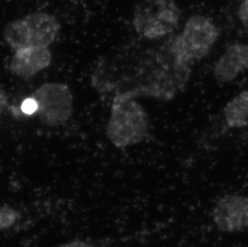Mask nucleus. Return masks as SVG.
I'll return each instance as SVG.
<instances>
[{"instance_id": "0eeeda50", "label": "nucleus", "mask_w": 248, "mask_h": 247, "mask_svg": "<svg viewBox=\"0 0 248 247\" xmlns=\"http://www.w3.org/2000/svg\"><path fill=\"white\" fill-rule=\"evenodd\" d=\"M48 47H27L14 51L10 62V70L21 79H28L52 63Z\"/></svg>"}, {"instance_id": "7ed1b4c3", "label": "nucleus", "mask_w": 248, "mask_h": 247, "mask_svg": "<svg viewBox=\"0 0 248 247\" xmlns=\"http://www.w3.org/2000/svg\"><path fill=\"white\" fill-rule=\"evenodd\" d=\"M218 35V28L211 19L195 15L188 19L183 32L172 40L169 48L175 57L192 64L210 52Z\"/></svg>"}, {"instance_id": "39448f33", "label": "nucleus", "mask_w": 248, "mask_h": 247, "mask_svg": "<svg viewBox=\"0 0 248 247\" xmlns=\"http://www.w3.org/2000/svg\"><path fill=\"white\" fill-rule=\"evenodd\" d=\"M37 104L38 118L45 125H63L73 114V94L66 84L48 82L42 84L31 96Z\"/></svg>"}, {"instance_id": "6e6552de", "label": "nucleus", "mask_w": 248, "mask_h": 247, "mask_svg": "<svg viewBox=\"0 0 248 247\" xmlns=\"http://www.w3.org/2000/svg\"><path fill=\"white\" fill-rule=\"evenodd\" d=\"M248 70V45L230 46L216 63L214 76L218 82L227 83Z\"/></svg>"}, {"instance_id": "f03ea898", "label": "nucleus", "mask_w": 248, "mask_h": 247, "mask_svg": "<svg viewBox=\"0 0 248 247\" xmlns=\"http://www.w3.org/2000/svg\"><path fill=\"white\" fill-rule=\"evenodd\" d=\"M60 30L61 24L56 17L36 12L9 23L3 36L7 45L16 51L27 47H48Z\"/></svg>"}, {"instance_id": "f257e3e1", "label": "nucleus", "mask_w": 248, "mask_h": 247, "mask_svg": "<svg viewBox=\"0 0 248 247\" xmlns=\"http://www.w3.org/2000/svg\"><path fill=\"white\" fill-rule=\"evenodd\" d=\"M148 128L147 114L142 106L125 94L115 95L106 128L112 145L120 149L137 145L145 139Z\"/></svg>"}, {"instance_id": "9b49d317", "label": "nucleus", "mask_w": 248, "mask_h": 247, "mask_svg": "<svg viewBox=\"0 0 248 247\" xmlns=\"http://www.w3.org/2000/svg\"><path fill=\"white\" fill-rule=\"evenodd\" d=\"M21 111L23 113L28 116L34 114L37 111L36 101L31 97L24 100L22 103Z\"/></svg>"}, {"instance_id": "4468645a", "label": "nucleus", "mask_w": 248, "mask_h": 247, "mask_svg": "<svg viewBox=\"0 0 248 247\" xmlns=\"http://www.w3.org/2000/svg\"><path fill=\"white\" fill-rule=\"evenodd\" d=\"M57 247H95L90 243L82 240H74L64 243Z\"/></svg>"}, {"instance_id": "ddd939ff", "label": "nucleus", "mask_w": 248, "mask_h": 247, "mask_svg": "<svg viewBox=\"0 0 248 247\" xmlns=\"http://www.w3.org/2000/svg\"><path fill=\"white\" fill-rule=\"evenodd\" d=\"M7 105H8V98H7V93L0 85V117H2L3 112H5Z\"/></svg>"}, {"instance_id": "20e7f679", "label": "nucleus", "mask_w": 248, "mask_h": 247, "mask_svg": "<svg viewBox=\"0 0 248 247\" xmlns=\"http://www.w3.org/2000/svg\"><path fill=\"white\" fill-rule=\"evenodd\" d=\"M179 19L180 10L174 0H144L134 10L133 25L142 37L156 40L173 32Z\"/></svg>"}, {"instance_id": "9d476101", "label": "nucleus", "mask_w": 248, "mask_h": 247, "mask_svg": "<svg viewBox=\"0 0 248 247\" xmlns=\"http://www.w3.org/2000/svg\"><path fill=\"white\" fill-rule=\"evenodd\" d=\"M19 212L9 205L0 206V231L11 228L19 220Z\"/></svg>"}, {"instance_id": "1a4fd4ad", "label": "nucleus", "mask_w": 248, "mask_h": 247, "mask_svg": "<svg viewBox=\"0 0 248 247\" xmlns=\"http://www.w3.org/2000/svg\"><path fill=\"white\" fill-rule=\"evenodd\" d=\"M225 121L231 128L248 126V91L238 94L227 103L224 108Z\"/></svg>"}, {"instance_id": "423d86ee", "label": "nucleus", "mask_w": 248, "mask_h": 247, "mask_svg": "<svg viewBox=\"0 0 248 247\" xmlns=\"http://www.w3.org/2000/svg\"><path fill=\"white\" fill-rule=\"evenodd\" d=\"M212 217L222 232L248 231V198L239 194L222 197L214 208Z\"/></svg>"}, {"instance_id": "f8f14e48", "label": "nucleus", "mask_w": 248, "mask_h": 247, "mask_svg": "<svg viewBox=\"0 0 248 247\" xmlns=\"http://www.w3.org/2000/svg\"><path fill=\"white\" fill-rule=\"evenodd\" d=\"M238 16L244 24H248V0H243L238 10Z\"/></svg>"}]
</instances>
